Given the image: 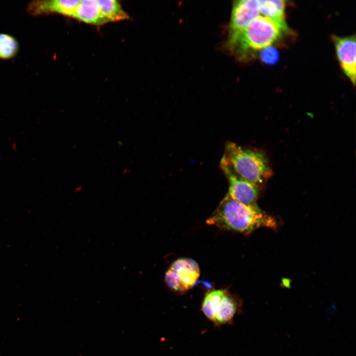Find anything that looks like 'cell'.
Wrapping results in <instances>:
<instances>
[{
    "label": "cell",
    "instance_id": "1",
    "mask_svg": "<svg viewBox=\"0 0 356 356\" xmlns=\"http://www.w3.org/2000/svg\"><path fill=\"white\" fill-rule=\"evenodd\" d=\"M206 223L219 228L245 234L263 227L275 229L274 218L265 214L256 205H247L227 194L207 220Z\"/></svg>",
    "mask_w": 356,
    "mask_h": 356
},
{
    "label": "cell",
    "instance_id": "2",
    "mask_svg": "<svg viewBox=\"0 0 356 356\" xmlns=\"http://www.w3.org/2000/svg\"><path fill=\"white\" fill-rule=\"evenodd\" d=\"M221 165L258 185L272 175L267 160L261 151L245 148L232 142L226 144Z\"/></svg>",
    "mask_w": 356,
    "mask_h": 356
},
{
    "label": "cell",
    "instance_id": "3",
    "mask_svg": "<svg viewBox=\"0 0 356 356\" xmlns=\"http://www.w3.org/2000/svg\"><path fill=\"white\" fill-rule=\"evenodd\" d=\"M288 30L287 26L258 16L228 43L232 49L245 53L267 47L281 37L283 32Z\"/></svg>",
    "mask_w": 356,
    "mask_h": 356
},
{
    "label": "cell",
    "instance_id": "4",
    "mask_svg": "<svg viewBox=\"0 0 356 356\" xmlns=\"http://www.w3.org/2000/svg\"><path fill=\"white\" fill-rule=\"evenodd\" d=\"M200 274L199 266L194 260L181 258L175 261L166 271L165 281L172 291L182 293L195 285Z\"/></svg>",
    "mask_w": 356,
    "mask_h": 356
},
{
    "label": "cell",
    "instance_id": "5",
    "mask_svg": "<svg viewBox=\"0 0 356 356\" xmlns=\"http://www.w3.org/2000/svg\"><path fill=\"white\" fill-rule=\"evenodd\" d=\"M221 167L229 183L227 195L242 204L256 205L260 192L258 185L237 175L227 167Z\"/></svg>",
    "mask_w": 356,
    "mask_h": 356
},
{
    "label": "cell",
    "instance_id": "6",
    "mask_svg": "<svg viewBox=\"0 0 356 356\" xmlns=\"http://www.w3.org/2000/svg\"><path fill=\"white\" fill-rule=\"evenodd\" d=\"M259 13L257 0L236 1L231 13L229 40L236 37Z\"/></svg>",
    "mask_w": 356,
    "mask_h": 356
},
{
    "label": "cell",
    "instance_id": "7",
    "mask_svg": "<svg viewBox=\"0 0 356 356\" xmlns=\"http://www.w3.org/2000/svg\"><path fill=\"white\" fill-rule=\"evenodd\" d=\"M80 0H33L28 5L27 12L33 16L58 14L74 18Z\"/></svg>",
    "mask_w": 356,
    "mask_h": 356
},
{
    "label": "cell",
    "instance_id": "8",
    "mask_svg": "<svg viewBox=\"0 0 356 356\" xmlns=\"http://www.w3.org/2000/svg\"><path fill=\"white\" fill-rule=\"evenodd\" d=\"M337 58L343 71L353 84L356 83V37L333 36Z\"/></svg>",
    "mask_w": 356,
    "mask_h": 356
},
{
    "label": "cell",
    "instance_id": "9",
    "mask_svg": "<svg viewBox=\"0 0 356 356\" xmlns=\"http://www.w3.org/2000/svg\"><path fill=\"white\" fill-rule=\"evenodd\" d=\"M74 18L87 24L100 26L109 23L102 14L97 0H80Z\"/></svg>",
    "mask_w": 356,
    "mask_h": 356
},
{
    "label": "cell",
    "instance_id": "10",
    "mask_svg": "<svg viewBox=\"0 0 356 356\" xmlns=\"http://www.w3.org/2000/svg\"><path fill=\"white\" fill-rule=\"evenodd\" d=\"M258 8L265 17L287 26L285 18V1L282 0H257Z\"/></svg>",
    "mask_w": 356,
    "mask_h": 356
},
{
    "label": "cell",
    "instance_id": "11",
    "mask_svg": "<svg viewBox=\"0 0 356 356\" xmlns=\"http://www.w3.org/2000/svg\"><path fill=\"white\" fill-rule=\"evenodd\" d=\"M239 304L237 300L227 292L222 298L214 322L217 325L229 323L237 312Z\"/></svg>",
    "mask_w": 356,
    "mask_h": 356
},
{
    "label": "cell",
    "instance_id": "12",
    "mask_svg": "<svg viewBox=\"0 0 356 356\" xmlns=\"http://www.w3.org/2000/svg\"><path fill=\"white\" fill-rule=\"evenodd\" d=\"M226 289H214L207 292L202 304V311L205 315L214 321L216 314Z\"/></svg>",
    "mask_w": 356,
    "mask_h": 356
},
{
    "label": "cell",
    "instance_id": "13",
    "mask_svg": "<svg viewBox=\"0 0 356 356\" xmlns=\"http://www.w3.org/2000/svg\"><path fill=\"white\" fill-rule=\"evenodd\" d=\"M101 11L108 22L127 20L129 16L121 4L115 0H97Z\"/></svg>",
    "mask_w": 356,
    "mask_h": 356
},
{
    "label": "cell",
    "instance_id": "14",
    "mask_svg": "<svg viewBox=\"0 0 356 356\" xmlns=\"http://www.w3.org/2000/svg\"><path fill=\"white\" fill-rule=\"evenodd\" d=\"M19 44L16 39L11 35L0 33V59L12 58L17 53Z\"/></svg>",
    "mask_w": 356,
    "mask_h": 356
},
{
    "label": "cell",
    "instance_id": "15",
    "mask_svg": "<svg viewBox=\"0 0 356 356\" xmlns=\"http://www.w3.org/2000/svg\"><path fill=\"white\" fill-rule=\"evenodd\" d=\"M261 55V59L266 63L272 64L275 63L278 57L277 50L273 48H264Z\"/></svg>",
    "mask_w": 356,
    "mask_h": 356
}]
</instances>
